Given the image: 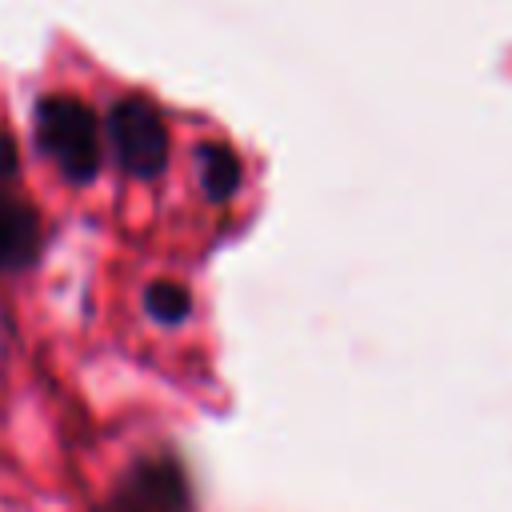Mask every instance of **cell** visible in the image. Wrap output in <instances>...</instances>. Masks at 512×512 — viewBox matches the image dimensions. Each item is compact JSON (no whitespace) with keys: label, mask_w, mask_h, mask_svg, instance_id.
I'll use <instances>...</instances> for the list:
<instances>
[{"label":"cell","mask_w":512,"mask_h":512,"mask_svg":"<svg viewBox=\"0 0 512 512\" xmlns=\"http://www.w3.org/2000/svg\"><path fill=\"white\" fill-rule=\"evenodd\" d=\"M32 132H36V148L60 168L64 180L72 184H92L104 156H100V124L96 112L68 96V92H52L40 96L36 116H32Z\"/></svg>","instance_id":"cell-1"},{"label":"cell","mask_w":512,"mask_h":512,"mask_svg":"<svg viewBox=\"0 0 512 512\" xmlns=\"http://www.w3.org/2000/svg\"><path fill=\"white\" fill-rule=\"evenodd\" d=\"M108 144H112V156L116 164L132 176V180H156L164 176L168 168V124L164 116L156 112L152 100L144 96H120L108 112Z\"/></svg>","instance_id":"cell-2"},{"label":"cell","mask_w":512,"mask_h":512,"mask_svg":"<svg viewBox=\"0 0 512 512\" xmlns=\"http://www.w3.org/2000/svg\"><path fill=\"white\" fill-rule=\"evenodd\" d=\"M188 508H192V492L180 460L152 456V460H140L120 480L104 512H188Z\"/></svg>","instance_id":"cell-3"},{"label":"cell","mask_w":512,"mask_h":512,"mask_svg":"<svg viewBox=\"0 0 512 512\" xmlns=\"http://www.w3.org/2000/svg\"><path fill=\"white\" fill-rule=\"evenodd\" d=\"M40 244H44L40 216L20 196L0 192V272H20L36 264Z\"/></svg>","instance_id":"cell-4"},{"label":"cell","mask_w":512,"mask_h":512,"mask_svg":"<svg viewBox=\"0 0 512 512\" xmlns=\"http://www.w3.org/2000/svg\"><path fill=\"white\" fill-rule=\"evenodd\" d=\"M196 180L208 200H232L244 180V168L228 144H200L196 148Z\"/></svg>","instance_id":"cell-5"},{"label":"cell","mask_w":512,"mask_h":512,"mask_svg":"<svg viewBox=\"0 0 512 512\" xmlns=\"http://www.w3.org/2000/svg\"><path fill=\"white\" fill-rule=\"evenodd\" d=\"M144 312L156 324H184L192 312V292L176 280H152L144 288Z\"/></svg>","instance_id":"cell-6"},{"label":"cell","mask_w":512,"mask_h":512,"mask_svg":"<svg viewBox=\"0 0 512 512\" xmlns=\"http://www.w3.org/2000/svg\"><path fill=\"white\" fill-rule=\"evenodd\" d=\"M16 168H20L16 144H12V136L0 128V184H4V180H12V176H16Z\"/></svg>","instance_id":"cell-7"}]
</instances>
